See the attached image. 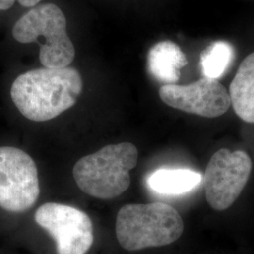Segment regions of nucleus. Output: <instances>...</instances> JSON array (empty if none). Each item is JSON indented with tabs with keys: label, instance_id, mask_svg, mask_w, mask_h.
<instances>
[{
	"label": "nucleus",
	"instance_id": "9",
	"mask_svg": "<svg viewBox=\"0 0 254 254\" xmlns=\"http://www.w3.org/2000/svg\"><path fill=\"white\" fill-rule=\"evenodd\" d=\"M148 70L159 81L175 84L180 78L182 68L188 64L186 55L181 48L171 41H163L154 45L147 57Z\"/></svg>",
	"mask_w": 254,
	"mask_h": 254
},
{
	"label": "nucleus",
	"instance_id": "4",
	"mask_svg": "<svg viewBox=\"0 0 254 254\" xmlns=\"http://www.w3.org/2000/svg\"><path fill=\"white\" fill-rule=\"evenodd\" d=\"M12 35L22 44H30L45 37L40 61L46 68H65L73 63L75 50L67 34L66 18L63 10L54 4H44L30 9L16 22Z\"/></svg>",
	"mask_w": 254,
	"mask_h": 254
},
{
	"label": "nucleus",
	"instance_id": "2",
	"mask_svg": "<svg viewBox=\"0 0 254 254\" xmlns=\"http://www.w3.org/2000/svg\"><path fill=\"white\" fill-rule=\"evenodd\" d=\"M184 228L177 210L162 202L127 204L116 219L119 243L130 252L170 245L181 237Z\"/></svg>",
	"mask_w": 254,
	"mask_h": 254
},
{
	"label": "nucleus",
	"instance_id": "12",
	"mask_svg": "<svg viewBox=\"0 0 254 254\" xmlns=\"http://www.w3.org/2000/svg\"><path fill=\"white\" fill-rule=\"evenodd\" d=\"M235 56L233 46L227 42L213 43L200 56V67L205 77L217 79L227 71Z\"/></svg>",
	"mask_w": 254,
	"mask_h": 254
},
{
	"label": "nucleus",
	"instance_id": "3",
	"mask_svg": "<svg viewBox=\"0 0 254 254\" xmlns=\"http://www.w3.org/2000/svg\"><path fill=\"white\" fill-rule=\"evenodd\" d=\"M138 151L130 142L105 146L82 157L74 165L73 175L83 192L97 199L118 197L130 186V171L137 164Z\"/></svg>",
	"mask_w": 254,
	"mask_h": 254
},
{
	"label": "nucleus",
	"instance_id": "10",
	"mask_svg": "<svg viewBox=\"0 0 254 254\" xmlns=\"http://www.w3.org/2000/svg\"><path fill=\"white\" fill-rule=\"evenodd\" d=\"M228 92L236 115L254 124V52L240 64Z\"/></svg>",
	"mask_w": 254,
	"mask_h": 254
},
{
	"label": "nucleus",
	"instance_id": "13",
	"mask_svg": "<svg viewBox=\"0 0 254 254\" xmlns=\"http://www.w3.org/2000/svg\"><path fill=\"white\" fill-rule=\"evenodd\" d=\"M16 0H0V10H6L11 8ZM23 7H35L41 0H17Z\"/></svg>",
	"mask_w": 254,
	"mask_h": 254
},
{
	"label": "nucleus",
	"instance_id": "6",
	"mask_svg": "<svg viewBox=\"0 0 254 254\" xmlns=\"http://www.w3.org/2000/svg\"><path fill=\"white\" fill-rule=\"evenodd\" d=\"M40 195L38 170L28 154L14 147H0V207L24 212Z\"/></svg>",
	"mask_w": 254,
	"mask_h": 254
},
{
	"label": "nucleus",
	"instance_id": "1",
	"mask_svg": "<svg viewBox=\"0 0 254 254\" xmlns=\"http://www.w3.org/2000/svg\"><path fill=\"white\" fill-rule=\"evenodd\" d=\"M83 81L73 68H42L19 75L10 96L23 116L34 122L56 118L79 98Z\"/></svg>",
	"mask_w": 254,
	"mask_h": 254
},
{
	"label": "nucleus",
	"instance_id": "7",
	"mask_svg": "<svg viewBox=\"0 0 254 254\" xmlns=\"http://www.w3.org/2000/svg\"><path fill=\"white\" fill-rule=\"evenodd\" d=\"M35 221L54 238L58 254H86L93 243L91 218L73 206L45 203L37 210Z\"/></svg>",
	"mask_w": 254,
	"mask_h": 254
},
{
	"label": "nucleus",
	"instance_id": "5",
	"mask_svg": "<svg viewBox=\"0 0 254 254\" xmlns=\"http://www.w3.org/2000/svg\"><path fill=\"white\" fill-rule=\"evenodd\" d=\"M253 169L243 151L220 149L212 155L202 177L205 198L217 211L229 208L244 190Z\"/></svg>",
	"mask_w": 254,
	"mask_h": 254
},
{
	"label": "nucleus",
	"instance_id": "8",
	"mask_svg": "<svg viewBox=\"0 0 254 254\" xmlns=\"http://www.w3.org/2000/svg\"><path fill=\"white\" fill-rule=\"evenodd\" d=\"M159 96L173 109L204 118L219 117L231 107L227 90L217 79L205 76L190 85H164Z\"/></svg>",
	"mask_w": 254,
	"mask_h": 254
},
{
	"label": "nucleus",
	"instance_id": "11",
	"mask_svg": "<svg viewBox=\"0 0 254 254\" xmlns=\"http://www.w3.org/2000/svg\"><path fill=\"white\" fill-rule=\"evenodd\" d=\"M202 182L200 173L188 169H159L147 180L148 187L159 194L180 195L193 190Z\"/></svg>",
	"mask_w": 254,
	"mask_h": 254
}]
</instances>
